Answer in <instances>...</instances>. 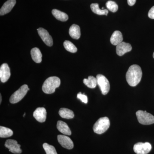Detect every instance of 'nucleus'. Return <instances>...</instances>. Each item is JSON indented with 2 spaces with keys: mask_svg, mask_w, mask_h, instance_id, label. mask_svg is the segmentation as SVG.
Wrapping results in <instances>:
<instances>
[{
  "mask_svg": "<svg viewBox=\"0 0 154 154\" xmlns=\"http://www.w3.org/2000/svg\"><path fill=\"white\" fill-rule=\"evenodd\" d=\"M132 50V47L129 43L122 42L116 45V52L119 56L124 55L125 54L130 52Z\"/></svg>",
  "mask_w": 154,
  "mask_h": 154,
  "instance_id": "nucleus-13",
  "label": "nucleus"
},
{
  "mask_svg": "<svg viewBox=\"0 0 154 154\" xmlns=\"http://www.w3.org/2000/svg\"><path fill=\"white\" fill-rule=\"evenodd\" d=\"M16 4V0H8L3 5L0 10L1 16L5 15L10 13Z\"/></svg>",
  "mask_w": 154,
  "mask_h": 154,
  "instance_id": "nucleus-14",
  "label": "nucleus"
},
{
  "mask_svg": "<svg viewBox=\"0 0 154 154\" xmlns=\"http://www.w3.org/2000/svg\"><path fill=\"white\" fill-rule=\"evenodd\" d=\"M133 149L137 154H147L150 152L152 146L148 142H139L134 145Z\"/></svg>",
  "mask_w": 154,
  "mask_h": 154,
  "instance_id": "nucleus-7",
  "label": "nucleus"
},
{
  "mask_svg": "<svg viewBox=\"0 0 154 154\" xmlns=\"http://www.w3.org/2000/svg\"><path fill=\"white\" fill-rule=\"evenodd\" d=\"M153 58H154V53H153Z\"/></svg>",
  "mask_w": 154,
  "mask_h": 154,
  "instance_id": "nucleus-32",
  "label": "nucleus"
},
{
  "mask_svg": "<svg viewBox=\"0 0 154 154\" xmlns=\"http://www.w3.org/2000/svg\"><path fill=\"white\" fill-rule=\"evenodd\" d=\"M106 7L107 8L113 13H115L118 11V6L116 3L113 1H109L106 3Z\"/></svg>",
  "mask_w": 154,
  "mask_h": 154,
  "instance_id": "nucleus-25",
  "label": "nucleus"
},
{
  "mask_svg": "<svg viewBox=\"0 0 154 154\" xmlns=\"http://www.w3.org/2000/svg\"><path fill=\"white\" fill-rule=\"evenodd\" d=\"M47 112L44 107H38L34 111L33 117L39 122H44L46 119Z\"/></svg>",
  "mask_w": 154,
  "mask_h": 154,
  "instance_id": "nucleus-12",
  "label": "nucleus"
},
{
  "mask_svg": "<svg viewBox=\"0 0 154 154\" xmlns=\"http://www.w3.org/2000/svg\"><path fill=\"white\" fill-rule=\"evenodd\" d=\"M142 75V71L140 67L137 65H132L130 66L127 72V82L130 86L135 87L140 82Z\"/></svg>",
  "mask_w": 154,
  "mask_h": 154,
  "instance_id": "nucleus-1",
  "label": "nucleus"
},
{
  "mask_svg": "<svg viewBox=\"0 0 154 154\" xmlns=\"http://www.w3.org/2000/svg\"><path fill=\"white\" fill-rule=\"evenodd\" d=\"M59 114L62 118L67 119H71L74 117V112L67 108H60L59 111Z\"/></svg>",
  "mask_w": 154,
  "mask_h": 154,
  "instance_id": "nucleus-19",
  "label": "nucleus"
},
{
  "mask_svg": "<svg viewBox=\"0 0 154 154\" xmlns=\"http://www.w3.org/2000/svg\"><path fill=\"white\" fill-rule=\"evenodd\" d=\"M96 78L97 80V85L99 86L102 94L105 95L108 94L110 91V85L107 78L101 74L97 75Z\"/></svg>",
  "mask_w": 154,
  "mask_h": 154,
  "instance_id": "nucleus-6",
  "label": "nucleus"
},
{
  "mask_svg": "<svg viewBox=\"0 0 154 154\" xmlns=\"http://www.w3.org/2000/svg\"><path fill=\"white\" fill-rule=\"evenodd\" d=\"M123 40L122 33L120 31L116 30L113 32L110 38L111 44L114 45H117L122 42Z\"/></svg>",
  "mask_w": 154,
  "mask_h": 154,
  "instance_id": "nucleus-16",
  "label": "nucleus"
},
{
  "mask_svg": "<svg viewBox=\"0 0 154 154\" xmlns=\"http://www.w3.org/2000/svg\"><path fill=\"white\" fill-rule=\"evenodd\" d=\"M32 59L36 63H40L42 60V54L40 50L37 48H34L31 49L30 51Z\"/></svg>",
  "mask_w": 154,
  "mask_h": 154,
  "instance_id": "nucleus-18",
  "label": "nucleus"
},
{
  "mask_svg": "<svg viewBox=\"0 0 154 154\" xmlns=\"http://www.w3.org/2000/svg\"><path fill=\"white\" fill-rule=\"evenodd\" d=\"M91 10L94 14L99 15H106L107 16L108 14V10L107 9H100L99 8V4L97 3H93L91 5Z\"/></svg>",
  "mask_w": 154,
  "mask_h": 154,
  "instance_id": "nucleus-21",
  "label": "nucleus"
},
{
  "mask_svg": "<svg viewBox=\"0 0 154 154\" xmlns=\"http://www.w3.org/2000/svg\"><path fill=\"white\" fill-rule=\"evenodd\" d=\"M77 98L79 99L83 103H85V104H87V103H88V97H87V96H86L85 95V94H82L81 92H80V93H79L78 95H77Z\"/></svg>",
  "mask_w": 154,
  "mask_h": 154,
  "instance_id": "nucleus-27",
  "label": "nucleus"
},
{
  "mask_svg": "<svg viewBox=\"0 0 154 154\" xmlns=\"http://www.w3.org/2000/svg\"><path fill=\"white\" fill-rule=\"evenodd\" d=\"M57 128L59 131L66 135H71L72 134L71 131L68 125L63 121H58L57 125Z\"/></svg>",
  "mask_w": 154,
  "mask_h": 154,
  "instance_id": "nucleus-15",
  "label": "nucleus"
},
{
  "mask_svg": "<svg viewBox=\"0 0 154 154\" xmlns=\"http://www.w3.org/2000/svg\"><path fill=\"white\" fill-rule=\"evenodd\" d=\"M37 31L38 35L44 43L48 46H52L53 44L52 37L50 35L47 30L44 28H40L37 29Z\"/></svg>",
  "mask_w": 154,
  "mask_h": 154,
  "instance_id": "nucleus-9",
  "label": "nucleus"
},
{
  "mask_svg": "<svg viewBox=\"0 0 154 154\" xmlns=\"http://www.w3.org/2000/svg\"><path fill=\"white\" fill-rule=\"evenodd\" d=\"M128 4L129 6H132L135 4L136 0H127Z\"/></svg>",
  "mask_w": 154,
  "mask_h": 154,
  "instance_id": "nucleus-29",
  "label": "nucleus"
},
{
  "mask_svg": "<svg viewBox=\"0 0 154 154\" xmlns=\"http://www.w3.org/2000/svg\"><path fill=\"white\" fill-rule=\"evenodd\" d=\"M69 34L74 39H78L81 36V30L79 25L74 24L71 26L69 30Z\"/></svg>",
  "mask_w": 154,
  "mask_h": 154,
  "instance_id": "nucleus-17",
  "label": "nucleus"
},
{
  "mask_svg": "<svg viewBox=\"0 0 154 154\" xmlns=\"http://www.w3.org/2000/svg\"><path fill=\"white\" fill-rule=\"evenodd\" d=\"M0 96V97H1V99H0V103H1V102H2V95H1V96Z\"/></svg>",
  "mask_w": 154,
  "mask_h": 154,
  "instance_id": "nucleus-30",
  "label": "nucleus"
},
{
  "mask_svg": "<svg viewBox=\"0 0 154 154\" xmlns=\"http://www.w3.org/2000/svg\"><path fill=\"white\" fill-rule=\"evenodd\" d=\"M57 140L62 146L68 149L73 148L74 143L72 140L68 137L63 135H58Z\"/></svg>",
  "mask_w": 154,
  "mask_h": 154,
  "instance_id": "nucleus-10",
  "label": "nucleus"
},
{
  "mask_svg": "<svg viewBox=\"0 0 154 154\" xmlns=\"http://www.w3.org/2000/svg\"><path fill=\"white\" fill-rule=\"evenodd\" d=\"M60 85V80L58 77H50L45 81L42 85V90L45 94H52Z\"/></svg>",
  "mask_w": 154,
  "mask_h": 154,
  "instance_id": "nucleus-2",
  "label": "nucleus"
},
{
  "mask_svg": "<svg viewBox=\"0 0 154 154\" xmlns=\"http://www.w3.org/2000/svg\"><path fill=\"white\" fill-rule=\"evenodd\" d=\"M139 123L144 125H149L154 123V116L146 111L138 110L136 113Z\"/></svg>",
  "mask_w": 154,
  "mask_h": 154,
  "instance_id": "nucleus-5",
  "label": "nucleus"
},
{
  "mask_svg": "<svg viewBox=\"0 0 154 154\" xmlns=\"http://www.w3.org/2000/svg\"><path fill=\"white\" fill-rule=\"evenodd\" d=\"M5 146L9 149L10 152L14 154H20L22 150L20 148L21 145L18 144L17 141L14 140L9 139L6 140Z\"/></svg>",
  "mask_w": 154,
  "mask_h": 154,
  "instance_id": "nucleus-8",
  "label": "nucleus"
},
{
  "mask_svg": "<svg viewBox=\"0 0 154 154\" xmlns=\"http://www.w3.org/2000/svg\"><path fill=\"white\" fill-rule=\"evenodd\" d=\"M43 147L46 154H57L55 148L53 146L47 143H44L43 144Z\"/></svg>",
  "mask_w": 154,
  "mask_h": 154,
  "instance_id": "nucleus-26",
  "label": "nucleus"
},
{
  "mask_svg": "<svg viewBox=\"0 0 154 154\" xmlns=\"http://www.w3.org/2000/svg\"><path fill=\"white\" fill-rule=\"evenodd\" d=\"M25 114H26V113H24V115H23V116H24V117H25Z\"/></svg>",
  "mask_w": 154,
  "mask_h": 154,
  "instance_id": "nucleus-31",
  "label": "nucleus"
},
{
  "mask_svg": "<svg viewBox=\"0 0 154 154\" xmlns=\"http://www.w3.org/2000/svg\"><path fill=\"white\" fill-rule=\"evenodd\" d=\"M11 71L7 63H4L0 67V79L1 82L5 83L8 80L11 76Z\"/></svg>",
  "mask_w": 154,
  "mask_h": 154,
  "instance_id": "nucleus-11",
  "label": "nucleus"
},
{
  "mask_svg": "<svg viewBox=\"0 0 154 154\" xmlns=\"http://www.w3.org/2000/svg\"><path fill=\"white\" fill-rule=\"evenodd\" d=\"M30 89L28 86L24 85L20 87L17 91L12 94L10 99V102L12 104H16L21 101Z\"/></svg>",
  "mask_w": 154,
  "mask_h": 154,
  "instance_id": "nucleus-4",
  "label": "nucleus"
},
{
  "mask_svg": "<svg viewBox=\"0 0 154 154\" xmlns=\"http://www.w3.org/2000/svg\"><path fill=\"white\" fill-rule=\"evenodd\" d=\"M13 131L10 128L0 126V137L6 138L10 137L13 135Z\"/></svg>",
  "mask_w": 154,
  "mask_h": 154,
  "instance_id": "nucleus-23",
  "label": "nucleus"
},
{
  "mask_svg": "<svg viewBox=\"0 0 154 154\" xmlns=\"http://www.w3.org/2000/svg\"><path fill=\"white\" fill-rule=\"evenodd\" d=\"M110 125V120L108 117H101L94 124L93 130L96 134H101L107 131Z\"/></svg>",
  "mask_w": 154,
  "mask_h": 154,
  "instance_id": "nucleus-3",
  "label": "nucleus"
},
{
  "mask_svg": "<svg viewBox=\"0 0 154 154\" xmlns=\"http://www.w3.org/2000/svg\"><path fill=\"white\" fill-rule=\"evenodd\" d=\"M52 14L56 19L62 22H66L69 19L68 16L66 14L57 9H53Z\"/></svg>",
  "mask_w": 154,
  "mask_h": 154,
  "instance_id": "nucleus-20",
  "label": "nucleus"
},
{
  "mask_svg": "<svg viewBox=\"0 0 154 154\" xmlns=\"http://www.w3.org/2000/svg\"><path fill=\"white\" fill-rule=\"evenodd\" d=\"M148 17L151 19H154V6L152 7L148 13Z\"/></svg>",
  "mask_w": 154,
  "mask_h": 154,
  "instance_id": "nucleus-28",
  "label": "nucleus"
},
{
  "mask_svg": "<svg viewBox=\"0 0 154 154\" xmlns=\"http://www.w3.org/2000/svg\"><path fill=\"white\" fill-rule=\"evenodd\" d=\"M83 82L88 88L91 89L95 88L97 85V79L93 76L88 77V79H84Z\"/></svg>",
  "mask_w": 154,
  "mask_h": 154,
  "instance_id": "nucleus-22",
  "label": "nucleus"
},
{
  "mask_svg": "<svg viewBox=\"0 0 154 154\" xmlns=\"http://www.w3.org/2000/svg\"><path fill=\"white\" fill-rule=\"evenodd\" d=\"M63 45L65 48L69 52L75 53L78 50L76 47L74 45L68 40L65 41L63 43Z\"/></svg>",
  "mask_w": 154,
  "mask_h": 154,
  "instance_id": "nucleus-24",
  "label": "nucleus"
}]
</instances>
